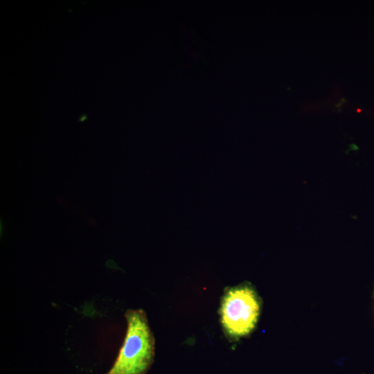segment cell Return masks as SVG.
I'll use <instances>...</instances> for the list:
<instances>
[{"instance_id":"cell-1","label":"cell","mask_w":374,"mask_h":374,"mask_svg":"<svg viewBox=\"0 0 374 374\" xmlns=\"http://www.w3.org/2000/svg\"><path fill=\"white\" fill-rule=\"evenodd\" d=\"M123 344L112 368L105 374H145L153 362L154 338L145 312L129 310Z\"/></svg>"},{"instance_id":"cell-2","label":"cell","mask_w":374,"mask_h":374,"mask_svg":"<svg viewBox=\"0 0 374 374\" xmlns=\"http://www.w3.org/2000/svg\"><path fill=\"white\" fill-rule=\"evenodd\" d=\"M260 301L247 284L226 289L221 301L220 321L226 337L238 340L256 328L260 313Z\"/></svg>"}]
</instances>
